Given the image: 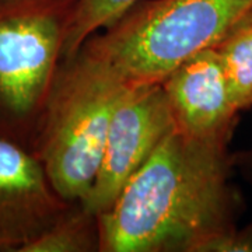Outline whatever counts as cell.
Segmentation results:
<instances>
[{
  "instance_id": "ba28073f",
  "label": "cell",
  "mask_w": 252,
  "mask_h": 252,
  "mask_svg": "<svg viewBox=\"0 0 252 252\" xmlns=\"http://www.w3.org/2000/svg\"><path fill=\"white\" fill-rule=\"evenodd\" d=\"M95 250L99 251L98 219L77 202L67 207L21 252H87Z\"/></svg>"
},
{
  "instance_id": "6da1fadb",
  "label": "cell",
  "mask_w": 252,
  "mask_h": 252,
  "mask_svg": "<svg viewBox=\"0 0 252 252\" xmlns=\"http://www.w3.org/2000/svg\"><path fill=\"white\" fill-rule=\"evenodd\" d=\"M227 144L171 130L97 216L99 251L210 252L237 228Z\"/></svg>"
},
{
  "instance_id": "5b68a950",
  "label": "cell",
  "mask_w": 252,
  "mask_h": 252,
  "mask_svg": "<svg viewBox=\"0 0 252 252\" xmlns=\"http://www.w3.org/2000/svg\"><path fill=\"white\" fill-rule=\"evenodd\" d=\"M174 129L161 83L127 86L114 111L99 170L89 195L80 202L83 207L94 216L107 212Z\"/></svg>"
},
{
  "instance_id": "3957f363",
  "label": "cell",
  "mask_w": 252,
  "mask_h": 252,
  "mask_svg": "<svg viewBox=\"0 0 252 252\" xmlns=\"http://www.w3.org/2000/svg\"><path fill=\"white\" fill-rule=\"evenodd\" d=\"M252 9V0H140L81 49L129 84H154L216 45Z\"/></svg>"
},
{
  "instance_id": "8fae6325",
  "label": "cell",
  "mask_w": 252,
  "mask_h": 252,
  "mask_svg": "<svg viewBox=\"0 0 252 252\" xmlns=\"http://www.w3.org/2000/svg\"><path fill=\"white\" fill-rule=\"evenodd\" d=\"M244 160H245V161L248 162V167H250V171H251V174H252V150H251V152H250V153L247 154L245 157H244Z\"/></svg>"
},
{
  "instance_id": "30bf717a",
  "label": "cell",
  "mask_w": 252,
  "mask_h": 252,
  "mask_svg": "<svg viewBox=\"0 0 252 252\" xmlns=\"http://www.w3.org/2000/svg\"><path fill=\"white\" fill-rule=\"evenodd\" d=\"M140 0H76L63 44L62 61L72 59L87 39L114 24Z\"/></svg>"
},
{
  "instance_id": "7a4b0ae2",
  "label": "cell",
  "mask_w": 252,
  "mask_h": 252,
  "mask_svg": "<svg viewBox=\"0 0 252 252\" xmlns=\"http://www.w3.org/2000/svg\"><path fill=\"white\" fill-rule=\"evenodd\" d=\"M127 86L108 63L84 49L61 63L32 150L63 200L77 203L89 195Z\"/></svg>"
},
{
  "instance_id": "52a82bcc",
  "label": "cell",
  "mask_w": 252,
  "mask_h": 252,
  "mask_svg": "<svg viewBox=\"0 0 252 252\" xmlns=\"http://www.w3.org/2000/svg\"><path fill=\"white\" fill-rule=\"evenodd\" d=\"M161 84L178 132L198 140L230 142L240 111L216 48L185 61Z\"/></svg>"
},
{
  "instance_id": "277c9868",
  "label": "cell",
  "mask_w": 252,
  "mask_h": 252,
  "mask_svg": "<svg viewBox=\"0 0 252 252\" xmlns=\"http://www.w3.org/2000/svg\"><path fill=\"white\" fill-rule=\"evenodd\" d=\"M76 0H0V135L32 149Z\"/></svg>"
},
{
  "instance_id": "8992f818",
  "label": "cell",
  "mask_w": 252,
  "mask_h": 252,
  "mask_svg": "<svg viewBox=\"0 0 252 252\" xmlns=\"http://www.w3.org/2000/svg\"><path fill=\"white\" fill-rule=\"evenodd\" d=\"M70 205L31 147L0 135V252H21Z\"/></svg>"
},
{
  "instance_id": "9c48e42d",
  "label": "cell",
  "mask_w": 252,
  "mask_h": 252,
  "mask_svg": "<svg viewBox=\"0 0 252 252\" xmlns=\"http://www.w3.org/2000/svg\"><path fill=\"white\" fill-rule=\"evenodd\" d=\"M231 98L241 112L252 107V9L235 23L216 45Z\"/></svg>"
}]
</instances>
